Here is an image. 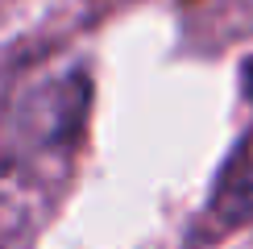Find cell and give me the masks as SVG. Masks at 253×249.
I'll use <instances>...</instances> for the list:
<instances>
[{
    "label": "cell",
    "mask_w": 253,
    "mask_h": 249,
    "mask_svg": "<svg viewBox=\"0 0 253 249\" xmlns=\"http://www.w3.org/2000/svg\"><path fill=\"white\" fill-rule=\"evenodd\" d=\"M245 249H253V245H245Z\"/></svg>",
    "instance_id": "3957f363"
},
{
    "label": "cell",
    "mask_w": 253,
    "mask_h": 249,
    "mask_svg": "<svg viewBox=\"0 0 253 249\" xmlns=\"http://www.w3.org/2000/svg\"><path fill=\"white\" fill-rule=\"evenodd\" d=\"M220 212H228L233 220H241L245 212H253V141L241 150L237 166L224 174V187H220Z\"/></svg>",
    "instance_id": "7a4b0ae2"
},
{
    "label": "cell",
    "mask_w": 253,
    "mask_h": 249,
    "mask_svg": "<svg viewBox=\"0 0 253 249\" xmlns=\"http://www.w3.org/2000/svg\"><path fill=\"white\" fill-rule=\"evenodd\" d=\"M38 228V204L25 183L0 179V249H29Z\"/></svg>",
    "instance_id": "6da1fadb"
}]
</instances>
